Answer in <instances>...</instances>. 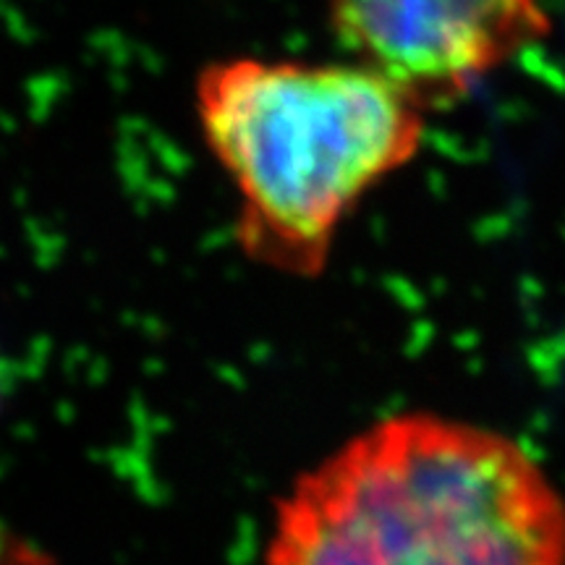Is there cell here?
I'll return each mask as SVG.
<instances>
[{"label": "cell", "mask_w": 565, "mask_h": 565, "mask_svg": "<svg viewBox=\"0 0 565 565\" xmlns=\"http://www.w3.org/2000/svg\"><path fill=\"white\" fill-rule=\"evenodd\" d=\"M263 565H565V498L500 429L393 414L288 484Z\"/></svg>", "instance_id": "obj_1"}, {"label": "cell", "mask_w": 565, "mask_h": 565, "mask_svg": "<svg viewBox=\"0 0 565 565\" xmlns=\"http://www.w3.org/2000/svg\"><path fill=\"white\" fill-rule=\"evenodd\" d=\"M427 113L364 61L231 55L194 76L196 126L238 196L233 238L288 278L328 270L345 221L422 152Z\"/></svg>", "instance_id": "obj_2"}, {"label": "cell", "mask_w": 565, "mask_h": 565, "mask_svg": "<svg viewBox=\"0 0 565 565\" xmlns=\"http://www.w3.org/2000/svg\"><path fill=\"white\" fill-rule=\"evenodd\" d=\"M359 61L404 82L429 108L461 100L550 32L547 0H328Z\"/></svg>", "instance_id": "obj_3"}, {"label": "cell", "mask_w": 565, "mask_h": 565, "mask_svg": "<svg viewBox=\"0 0 565 565\" xmlns=\"http://www.w3.org/2000/svg\"><path fill=\"white\" fill-rule=\"evenodd\" d=\"M0 565H58L45 547L0 521Z\"/></svg>", "instance_id": "obj_4"}]
</instances>
